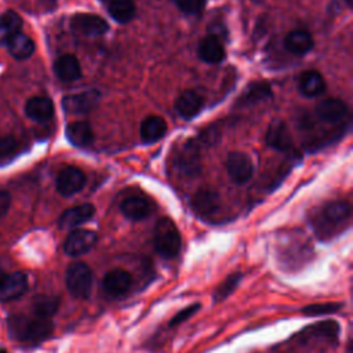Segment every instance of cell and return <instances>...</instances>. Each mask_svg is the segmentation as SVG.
<instances>
[{
    "instance_id": "obj_1",
    "label": "cell",
    "mask_w": 353,
    "mask_h": 353,
    "mask_svg": "<svg viewBox=\"0 0 353 353\" xmlns=\"http://www.w3.org/2000/svg\"><path fill=\"white\" fill-rule=\"evenodd\" d=\"M52 323L50 319L34 316L33 319L25 316H14L8 319L10 334L28 345H36L48 338L52 332Z\"/></svg>"
},
{
    "instance_id": "obj_2",
    "label": "cell",
    "mask_w": 353,
    "mask_h": 353,
    "mask_svg": "<svg viewBox=\"0 0 353 353\" xmlns=\"http://www.w3.org/2000/svg\"><path fill=\"white\" fill-rule=\"evenodd\" d=\"M153 243L156 251L165 259L178 256L182 239L178 228L170 218H160L153 230Z\"/></svg>"
},
{
    "instance_id": "obj_3",
    "label": "cell",
    "mask_w": 353,
    "mask_h": 353,
    "mask_svg": "<svg viewBox=\"0 0 353 353\" xmlns=\"http://www.w3.org/2000/svg\"><path fill=\"white\" fill-rule=\"evenodd\" d=\"M350 218V205L347 201H331L321 208L319 219L314 222V229L319 237L327 239L332 234V230Z\"/></svg>"
},
{
    "instance_id": "obj_4",
    "label": "cell",
    "mask_w": 353,
    "mask_h": 353,
    "mask_svg": "<svg viewBox=\"0 0 353 353\" xmlns=\"http://www.w3.org/2000/svg\"><path fill=\"white\" fill-rule=\"evenodd\" d=\"M65 281L69 292L74 298L85 299L91 292L92 272L84 262H72L66 269Z\"/></svg>"
},
{
    "instance_id": "obj_5",
    "label": "cell",
    "mask_w": 353,
    "mask_h": 353,
    "mask_svg": "<svg viewBox=\"0 0 353 353\" xmlns=\"http://www.w3.org/2000/svg\"><path fill=\"white\" fill-rule=\"evenodd\" d=\"M175 167L186 176H196L200 172V146L196 139H186L178 146Z\"/></svg>"
},
{
    "instance_id": "obj_6",
    "label": "cell",
    "mask_w": 353,
    "mask_h": 353,
    "mask_svg": "<svg viewBox=\"0 0 353 353\" xmlns=\"http://www.w3.org/2000/svg\"><path fill=\"white\" fill-rule=\"evenodd\" d=\"M70 28L81 36L97 37L109 30V23L97 14H76L70 19Z\"/></svg>"
},
{
    "instance_id": "obj_7",
    "label": "cell",
    "mask_w": 353,
    "mask_h": 353,
    "mask_svg": "<svg viewBox=\"0 0 353 353\" xmlns=\"http://www.w3.org/2000/svg\"><path fill=\"white\" fill-rule=\"evenodd\" d=\"M101 94L97 90H88L62 98V108L70 114H83L91 112L99 103Z\"/></svg>"
},
{
    "instance_id": "obj_8",
    "label": "cell",
    "mask_w": 353,
    "mask_h": 353,
    "mask_svg": "<svg viewBox=\"0 0 353 353\" xmlns=\"http://www.w3.org/2000/svg\"><path fill=\"white\" fill-rule=\"evenodd\" d=\"M226 170H228L229 178L237 185H243L248 182L254 174L252 161L243 152H232L228 154Z\"/></svg>"
},
{
    "instance_id": "obj_9",
    "label": "cell",
    "mask_w": 353,
    "mask_h": 353,
    "mask_svg": "<svg viewBox=\"0 0 353 353\" xmlns=\"http://www.w3.org/2000/svg\"><path fill=\"white\" fill-rule=\"evenodd\" d=\"M97 243V233L88 229H74L72 230L65 243L63 251L70 256H79L88 252Z\"/></svg>"
},
{
    "instance_id": "obj_10",
    "label": "cell",
    "mask_w": 353,
    "mask_h": 353,
    "mask_svg": "<svg viewBox=\"0 0 353 353\" xmlns=\"http://www.w3.org/2000/svg\"><path fill=\"white\" fill-rule=\"evenodd\" d=\"M85 185V175L84 172L73 165H68L57 176V190L62 196H73L74 193L80 192Z\"/></svg>"
},
{
    "instance_id": "obj_11",
    "label": "cell",
    "mask_w": 353,
    "mask_h": 353,
    "mask_svg": "<svg viewBox=\"0 0 353 353\" xmlns=\"http://www.w3.org/2000/svg\"><path fill=\"white\" fill-rule=\"evenodd\" d=\"M28 290V277L22 272H14L0 279V301H14Z\"/></svg>"
},
{
    "instance_id": "obj_12",
    "label": "cell",
    "mask_w": 353,
    "mask_h": 353,
    "mask_svg": "<svg viewBox=\"0 0 353 353\" xmlns=\"http://www.w3.org/2000/svg\"><path fill=\"white\" fill-rule=\"evenodd\" d=\"M316 116L320 121L327 123V124H336L345 119L347 114V106L345 102L335 99V98H328L316 105Z\"/></svg>"
},
{
    "instance_id": "obj_13",
    "label": "cell",
    "mask_w": 353,
    "mask_h": 353,
    "mask_svg": "<svg viewBox=\"0 0 353 353\" xmlns=\"http://www.w3.org/2000/svg\"><path fill=\"white\" fill-rule=\"evenodd\" d=\"M197 57L207 63H219L225 59L226 52L219 36L208 34L197 46Z\"/></svg>"
},
{
    "instance_id": "obj_14",
    "label": "cell",
    "mask_w": 353,
    "mask_h": 353,
    "mask_svg": "<svg viewBox=\"0 0 353 353\" xmlns=\"http://www.w3.org/2000/svg\"><path fill=\"white\" fill-rule=\"evenodd\" d=\"M192 207L203 218L214 216L221 208V199L216 192L201 189L192 199Z\"/></svg>"
},
{
    "instance_id": "obj_15",
    "label": "cell",
    "mask_w": 353,
    "mask_h": 353,
    "mask_svg": "<svg viewBox=\"0 0 353 353\" xmlns=\"http://www.w3.org/2000/svg\"><path fill=\"white\" fill-rule=\"evenodd\" d=\"M94 214H95V207L92 204L90 203L79 204L76 207H72L63 211L62 215L59 216L58 225L62 229H72L90 221L94 216Z\"/></svg>"
},
{
    "instance_id": "obj_16",
    "label": "cell",
    "mask_w": 353,
    "mask_h": 353,
    "mask_svg": "<svg viewBox=\"0 0 353 353\" xmlns=\"http://www.w3.org/2000/svg\"><path fill=\"white\" fill-rule=\"evenodd\" d=\"M131 285V274L124 269H112L103 277V290L109 296L124 295Z\"/></svg>"
},
{
    "instance_id": "obj_17",
    "label": "cell",
    "mask_w": 353,
    "mask_h": 353,
    "mask_svg": "<svg viewBox=\"0 0 353 353\" xmlns=\"http://www.w3.org/2000/svg\"><path fill=\"white\" fill-rule=\"evenodd\" d=\"M204 98L194 90L183 91L175 99V110L182 119H192L203 108Z\"/></svg>"
},
{
    "instance_id": "obj_18",
    "label": "cell",
    "mask_w": 353,
    "mask_h": 353,
    "mask_svg": "<svg viewBox=\"0 0 353 353\" xmlns=\"http://www.w3.org/2000/svg\"><path fill=\"white\" fill-rule=\"evenodd\" d=\"M54 72L62 81H74L81 76V66L79 59L72 54H63L54 62Z\"/></svg>"
},
{
    "instance_id": "obj_19",
    "label": "cell",
    "mask_w": 353,
    "mask_h": 353,
    "mask_svg": "<svg viewBox=\"0 0 353 353\" xmlns=\"http://www.w3.org/2000/svg\"><path fill=\"white\" fill-rule=\"evenodd\" d=\"M123 215L131 221H142L152 212V204L148 199L141 196H131L120 204Z\"/></svg>"
},
{
    "instance_id": "obj_20",
    "label": "cell",
    "mask_w": 353,
    "mask_h": 353,
    "mask_svg": "<svg viewBox=\"0 0 353 353\" xmlns=\"http://www.w3.org/2000/svg\"><path fill=\"white\" fill-rule=\"evenodd\" d=\"M266 143L277 150L287 152L292 146V139L287 125L281 120H274L266 132Z\"/></svg>"
},
{
    "instance_id": "obj_21",
    "label": "cell",
    "mask_w": 353,
    "mask_h": 353,
    "mask_svg": "<svg viewBox=\"0 0 353 353\" xmlns=\"http://www.w3.org/2000/svg\"><path fill=\"white\" fill-rule=\"evenodd\" d=\"M25 113L34 121H47L54 116L52 101L47 97H32L25 105Z\"/></svg>"
},
{
    "instance_id": "obj_22",
    "label": "cell",
    "mask_w": 353,
    "mask_h": 353,
    "mask_svg": "<svg viewBox=\"0 0 353 353\" xmlns=\"http://www.w3.org/2000/svg\"><path fill=\"white\" fill-rule=\"evenodd\" d=\"M298 88L303 97H319L325 91V80L319 72L306 70L299 76Z\"/></svg>"
},
{
    "instance_id": "obj_23",
    "label": "cell",
    "mask_w": 353,
    "mask_h": 353,
    "mask_svg": "<svg viewBox=\"0 0 353 353\" xmlns=\"http://www.w3.org/2000/svg\"><path fill=\"white\" fill-rule=\"evenodd\" d=\"M66 138L68 141L77 148H87L94 141V132L88 123L85 121H73L66 127Z\"/></svg>"
},
{
    "instance_id": "obj_24",
    "label": "cell",
    "mask_w": 353,
    "mask_h": 353,
    "mask_svg": "<svg viewBox=\"0 0 353 353\" xmlns=\"http://www.w3.org/2000/svg\"><path fill=\"white\" fill-rule=\"evenodd\" d=\"M313 37L306 30H292L284 39V47L294 55H305L313 48Z\"/></svg>"
},
{
    "instance_id": "obj_25",
    "label": "cell",
    "mask_w": 353,
    "mask_h": 353,
    "mask_svg": "<svg viewBox=\"0 0 353 353\" xmlns=\"http://www.w3.org/2000/svg\"><path fill=\"white\" fill-rule=\"evenodd\" d=\"M167 131L165 120L160 116H149L141 123V139L145 143H153L160 141Z\"/></svg>"
},
{
    "instance_id": "obj_26",
    "label": "cell",
    "mask_w": 353,
    "mask_h": 353,
    "mask_svg": "<svg viewBox=\"0 0 353 353\" xmlns=\"http://www.w3.org/2000/svg\"><path fill=\"white\" fill-rule=\"evenodd\" d=\"M7 47H8L10 54L15 59H19V61L29 58L34 52L33 40L28 34H23L21 32L8 40Z\"/></svg>"
},
{
    "instance_id": "obj_27",
    "label": "cell",
    "mask_w": 353,
    "mask_h": 353,
    "mask_svg": "<svg viewBox=\"0 0 353 353\" xmlns=\"http://www.w3.org/2000/svg\"><path fill=\"white\" fill-rule=\"evenodd\" d=\"M22 19L15 11H6L0 17V44H7L11 37L19 33Z\"/></svg>"
},
{
    "instance_id": "obj_28",
    "label": "cell",
    "mask_w": 353,
    "mask_h": 353,
    "mask_svg": "<svg viewBox=\"0 0 353 353\" xmlns=\"http://www.w3.org/2000/svg\"><path fill=\"white\" fill-rule=\"evenodd\" d=\"M108 11L114 21L127 23L135 15V4L132 0H110Z\"/></svg>"
},
{
    "instance_id": "obj_29",
    "label": "cell",
    "mask_w": 353,
    "mask_h": 353,
    "mask_svg": "<svg viewBox=\"0 0 353 353\" xmlns=\"http://www.w3.org/2000/svg\"><path fill=\"white\" fill-rule=\"evenodd\" d=\"M339 332V324L334 320H327V321H321L317 323L309 328H306L302 332V336L305 338H328V339H334L336 338Z\"/></svg>"
},
{
    "instance_id": "obj_30",
    "label": "cell",
    "mask_w": 353,
    "mask_h": 353,
    "mask_svg": "<svg viewBox=\"0 0 353 353\" xmlns=\"http://www.w3.org/2000/svg\"><path fill=\"white\" fill-rule=\"evenodd\" d=\"M270 97H272V90L268 83H263V81L254 83L243 92L241 98L239 99V103L252 105V103H256L258 101H266Z\"/></svg>"
},
{
    "instance_id": "obj_31",
    "label": "cell",
    "mask_w": 353,
    "mask_h": 353,
    "mask_svg": "<svg viewBox=\"0 0 353 353\" xmlns=\"http://www.w3.org/2000/svg\"><path fill=\"white\" fill-rule=\"evenodd\" d=\"M59 299L50 295H37L33 299V313L37 317L50 319L58 309Z\"/></svg>"
},
{
    "instance_id": "obj_32",
    "label": "cell",
    "mask_w": 353,
    "mask_h": 353,
    "mask_svg": "<svg viewBox=\"0 0 353 353\" xmlns=\"http://www.w3.org/2000/svg\"><path fill=\"white\" fill-rule=\"evenodd\" d=\"M341 309V303L338 302H325V303H313L307 305L302 309V313L306 316H321L335 313Z\"/></svg>"
},
{
    "instance_id": "obj_33",
    "label": "cell",
    "mask_w": 353,
    "mask_h": 353,
    "mask_svg": "<svg viewBox=\"0 0 353 353\" xmlns=\"http://www.w3.org/2000/svg\"><path fill=\"white\" fill-rule=\"evenodd\" d=\"M240 280H241V273H233V274H230V276H229L223 283H221L219 287L216 288V291H215V294H214L215 301H222V299H225V298L236 288V285L239 284Z\"/></svg>"
},
{
    "instance_id": "obj_34",
    "label": "cell",
    "mask_w": 353,
    "mask_h": 353,
    "mask_svg": "<svg viewBox=\"0 0 353 353\" xmlns=\"http://www.w3.org/2000/svg\"><path fill=\"white\" fill-rule=\"evenodd\" d=\"M18 141L14 137H0V160H8L14 157L18 152Z\"/></svg>"
},
{
    "instance_id": "obj_35",
    "label": "cell",
    "mask_w": 353,
    "mask_h": 353,
    "mask_svg": "<svg viewBox=\"0 0 353 353\" xmlns=\"http://www.w3.org/2000/svg\"><path fill=\"white\" fill-rule=\"evenodd\" d=\"M174 4L188 15H196L201 12L205 6V0H172Z\"/></svg>"
},
{
    "instance_id": "obj_36",
    "label": "cell",
    "mask_w": 353,
    "mask_h": 353,
    "mask_svg": "<svg viewBox=\"0 0 353 353\" xmlns=\"http://www.w3.org/2000/svg\"><path fill=\"white\" fill-rule=\"evenodd\" d=\"M199 309H200V305H199V303H193V305L185 307L183 310H181L178 314H175V316L171 319L170 325H171V327L179 325L181 323H183V321H186L189 317H192Z\"/></svg>"
},
{
    "instance_id": "obj_37",
    "label": "cell",
    "mask_w": 353,
    "mask_h": 353,
    "mask_svg": "<svg viewBox=\"0 0 353 353\" xmlns=\"http://www.w3.org/2000/svg\"><path fill=\"white\" fill-rule=\"evenodd\" d=\"M11 205V196L6 190H0V216H3Z\"/></svg>"
},
{
    "instance_id": "obj_38",
    "label": "cell",
    "mask_w": 353,
    "mask_h": 353,
    "mask_svg": "<svg viewBox=\"0 0 353 353\" xmlns=\"http://www.w3.org/2000/svg\"><path fill=\"white\" fill-rule=\"evenodd\" d=\"M346 1V4L349 6V7H352V0H345Z\"/></svg>"
},
{
    "instance_id": "obj_39",
    "label": "cell",
    "mask_w": 353,
    "mask_h": 353,
    "mask_svg": "<svg viewBox=\"0 0 353 353\" xmlns=\"http://www.w3.org/2000/svg\"><path fill=\"white\" fill-rule=\"evenodd\" d=\"M0 353H7V350L3 349V347H0Z\"/></svg>"
}]
</instances>
